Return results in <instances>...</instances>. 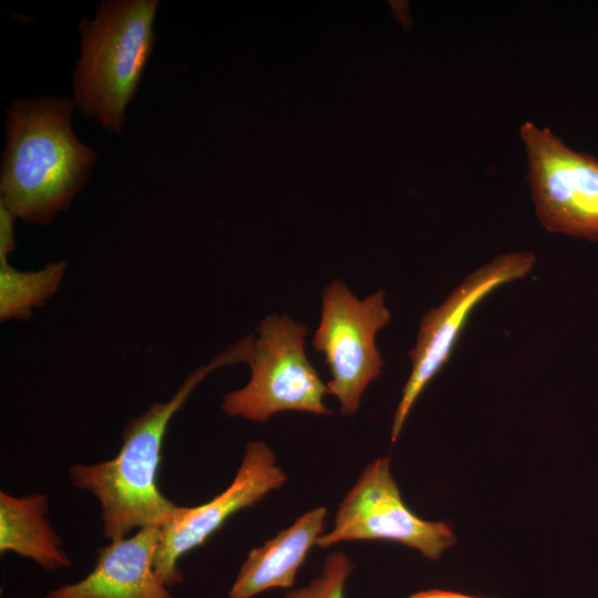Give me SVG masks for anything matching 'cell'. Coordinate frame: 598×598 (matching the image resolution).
<instances>
[{
  "label": "cell",
  "instance_id": "obj_1",
  "mask_svg": "<svg viewBox=\"0 0 598 598\" xmlns=\"http://www.w3.org/2000/svg\"><path fill=\"white\" fill-rule=\"evenodd\" d=\"M73 107L70 99L43 96L7 110L0 206L16 218L50 224L85 185L96 154L74 134Z\"/></svg>",
  "mask_w": 598,
  "mask_h": 598
},
{
  "label": "cell",
  "instance_id": "obj_2",
  "mask_svg": "<svg viewBox=\"0 0 598 598\" xmlns=\"http://www.w3.org/2000/svg\"><path fill=\"white\" fill-rule=\"evenodd\" d=\"M249 342L246 336L192 372L168 401L155 402L142 414L131 417L123 430V443L115 457L71 466L72 485L90 492L99 501L103 534L107 539L124 538L130 532L146 526H161L172 516L177 505L163 495L157 484L167 426L212 371L246 362Z\"/></svg>",
  "mask_w": 598,
  "mask_h": 598
},
{
  "label": "cell",
  "instance_id": "obj_3",
  "mask_svg": "<svg viewBox=\"0 0 598 598\" xmlns=\"http://www.w3.org/2000/svg\"><path fill=\"white\" fill-rule=\"evenodd\" d=\"M157 0H105L93 20H82L74 105L120 135L155 43Z\"/></svg>",
  "mask_w": 598,
  "mask_h": 598
},
{
  "label": "cell",
  "instance_id": "obj_4",
  "mask_svg": "<svg viewBox=\"0 0 598 598\" xmlns=\"http://www.w3.org/2000/svg\"><path fill=\"white\" fill-rule=\"evenodd\" d=\"M308 328L283 315L266 317L257 328L247 362L248 383L223 398L221 409L231 417L265 423L281 411L329 415L323 403L327 384L305 351Z\"/></svg>",
  "mask_w": 598,
  "mask_h": 598
},
{
  "label": "cell",
  "instance_id": "obj_5",
  "mask_svg": "<svg viewBox=\"0 0 598 598\" xmlns=\"http://www.w3.org/2000/svg\"><path fill=\"white\" fill-rule=\"evenodd\" d=\"M390 320L383 290L359 299L340 280L323 288L312 346L329 367L328 394L338 399L342 415L358 411L363 392L381 374L384 361L375 336Z\"/></svg>",
  "mask_w": 598,
  "mask_h": 598
},
{
  "label": "cell",
  "instance_id": "obj_6",
  "mask_svg": "<svg viewBox=\"0 0 598 598\" xmlns=\"http://www.w3.org/2000/svg\"><path fill=\"white\" fill-rule=\"evenodd\" d=\"M519 137L535 212L549 233L598 240V158L566 145L548 127L525 122Z\"/></svg>",
  "mask_w": 598,
  "mask_h": 598
},
{
  "label": "cell",
  "instance_id": "obj_7",
  "mask_svg": "<svg viewBox=\"0 0 598 598\" xmlns=\"http://www.w3.org/2000/svg\"><path fill=\"white\" fill-rule=\"evenodd\" d=\"M536 261L532 251L501 254L465 277L440 306L422 317L415 346L409 352L411 372L392 422L393 443L424 388L448 361L473 309L496 288L528 276Z\"/></svg>",
  "mask_w": 598,
  "mask_h": 598
},
{
  "label": "cell",
  "instance_id": "obj_8",
  "mask_svg": "<svg viewBox=\"0 0 598 598\" xmlns=\"http://www.w3.org/2000/svg\"><path fill=\"white\" fill-rule=\"evenodd\" d=\"M354 540L396 542L436 560L456 537L444 523L421 519L409 509L391 474L390 458L379 457L362 471L340 503L332 529L316 546Z\"/></svg>",
  "mask_w": 598,
  "mask_h": 598
},
{
  "label": "cell",
  "instance_id": "obj_9",
  "mask_svg": "<svg viewBox=\"0 0 598 598\" xmlns=\"http://www.w3.org/2000/svg\"><path fill=\"white\" fill-rule=\"evenodd\" d=\"M287 481L276 464V455L261 441L247 443L241 463L230 485L198 506H177L161 525L159 543L154 556V570L167 586L182 581L178 560L202 546L237 512L252 506Z\"/></svg>",
  "mask_w": 598,
  "mask_h": 598
},
{
  "label": "cell",
  "instance_id": "obj_10",
  "mask_svg": "<svg viewBox=\"0 0 598 598\" xmlns=\"http://www.w3.org/2000/svg\"><path fill=\"white\" fill-rule=\"evenodd\" d=\"M161 526H146L131 537L97 550L93 570L82 580L51 590L45 598H173L154 570Z\"/></svg>",
  "mask_w": 598,
  "mask_h": 598
},
{
  "label": "cell",
  "instance_id": "obj_11",
  "mask_svg": "<svg viewBox=\"0 0 598 598\" xmlns=\"http://www.w3.org/2000/svg\"><path fill=\"white\" fill-rule=\"evenodd\" d=\"M327 508L320 506L302 514L264 545L254 548L240 566L229 598H252L272 588H289L322 535Z\"/></svg>",
  "mask_w": 598,
  "mask_h": 598
},
{
  "label": "cell",
  "instance_id": "obj_12",
  "mask_svg": "<svg viewBox=\"0 0 598 598\" xmlns=\"http://www.w3.org/2000/svg\"><path fill=\"white\" fill-rule=\"evenodd\" d=\"M49 497L42 493L23 496L0 492V553H16L45 570L71 565L61 538L47 514Z\"/></svg>",
  "mask_w": 598,
  "mask_h": 598
},
{
  "label": "cell",
  "instance_id": "obj_13",
  "mask_svg": "<svg viewBox=\"0 0 598 598\" xmlns=\"http://www.w3.org/2000/svg\"><path fill=\"white\" fill-rule=\"evenodd\" d=\"M66 272L65 261H54L33 271H20L0 261V319L24 320L59 289Z\"/></svg>",
  "mask_w": 598,
  "mask_h": 598
},
{
  "label": "cell",
  "instance_id": "obj_14",
  "mask_svg": "<svg viewBox=\"0 0 598 598\" xmlns=\"http://www.w3.org/2000/svg\"><path fill=\"white\" fill-rule=\"evenodd\" d=\"M354 565L341 551L329 554L321 573L307 586L289 590L283 598H344L346 582Z\"/></svg>",
  "mask_w": 598,
  "mask_h": 598
},
{
  "label": "cell",
  "instance_id": "obj_15",
  "mask_svg": "<svg viewBox=\"0 0 598 598\" xmlns=\"http://www.w3.org/2000/svg\"><path fill=\"white\" fill-rule=\"evenodd\" d=\"M17 218L6 207L0 206V261L8 260L14 249L13 223Z\"/></svg>",
  "mask_w": 598,
  "mask_h": 598
},
{
  "label": "cell",
  "instance_id": "obj_16",
  "mask_svg": "<svg viewBox=\"0 0 598 598\" xmlns=\"http://www.w3.org/2000/svg\"><path fill=\"white\" fill-rule=\"evenodd\" d=\"M408 598H480V597H473L463 595L455 591H448V590H440V589H430V590H423L415 592Z\"/></svg>",
  "mask_w": 598,
  "mask_h": 598
}]
</instances>
